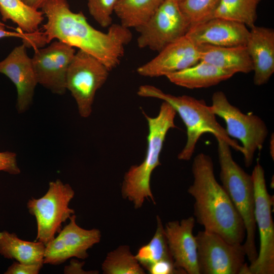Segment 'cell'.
I'll return each instance as SVG.
<instances>
[{"label": "cell", "mask_w": 274, "mask_h": 274, "mask_svg": "<svg viewBox=\"0 0 274 274\" xmlns=\"http://www.w3.org/2000/svg\"><path fill=\"white\" fill-rule=\"evenodd\" d=\"M177 112L168 102L163 101L158 115L151 117L144 113L146 118L148 134L147 148L143 162L132 165L125 173L121 187L123 198L131 201L135 209L141 208L145 199L155 200L150 186L153 170L161 165L159 158L168 130L176 127Z\"/></svg>", "instance_id": "cell-3"}, {"label": "cell", "mask_w": 274, "mask_h": 274, "mask_svg": "<svg viewBox=\"0 0 274 274\" xmlns=\"http://www.w3.org/2000/svg\"><path fill=\"white\" fill-rule=\"evenodd\" d=\"M194 217L165 224L164 233L175 268L180 273L199 274L197 244L193 230Z\"/></svg>", "instance_id": "cell-15"}, {"label": "cell", "mask_w": 274, "mask_h": 274, "mask_svg": "<svg viewBox=\"0 0 274 274\" xmlns=\"http://www.w3.org/2000/svg\"><path fill=\"white\" fill-rule=\"evenodd\" d=\"M41 10L47 18L42 31L46 44L57 39L93 55L110 71L120 63L132 38L129 28L112 24L107 32L91 25L82 12H74L67 0H48Z\"/></svg>", "instance_id": "cell-1"}, {"label": "cell", "mask_w": 274, "mask_h": 274, "mask_svg": "<svg viewBox=\"0 0 274 274\" xmlns=\"http://www.w3.org/2000/svg\"><path fill=\"white\" fill-rule=\"evenodd\" d=\"M74 195L75 192L68 184L57 179L49 183L47 192L42 197L28 200V212L37 221L35 241L46 246L59 233L62 223L75 214V210L69 207Z\"/></svg>", "instance_id": "cell-7"}, {"label": "cell", "mask_w": 274, "mask_h": 274, "mask_svg": "<svg viewBox=\"0 0 274 274\" xmlns=\"http://www.w3.org/2000/svg\"><path fill=\"white\" fill-rule=\"evenodd\" d=\"M5 26L0 25V40L9 37L19 38L22 40L26 47H31L33 49L41 48L45 45L42 31L34 33H27L19 28V30L16 31H8L6 29Z\"/></svg>", "instance_id": "cell-29"}, {"label": "cell", "mask_w": 274, "mask_h": 274, "mask_svg": "<svg viewBox=\"0 0 274 274\" xmlns=\"http://www.w3.org/2000/svg\"><path fill=\"white\" fill-rule=\"evenodd\" d=\"M261 0H219L214 17L224 18L244 24L255 25L257 7Z\"/></svg>", "instance_id": "cell-25"}, {"label": "cell", "mask_w": 274, "mask_h": 274, "mask_svg": "<svg viewBox=\"0 0 274 274\" xmlns=\"http://www.w3.org/2000/svg\"><path fill=\"white\" fill-rule=\"evenodd\" d=\"M151 274L180 273L177 270L174 262L169 261H160L152 265L147 270Z\"/></svg>", "instance_id": "cell-32"}, {"label": "cell", "mask_w": 274, "mask_h": 274, "mask_svg": "<svg viewBox=\"0 0 274 274\" xmlns=\"http://www.w3.org/2000/svg\"><path fill=\"white\" fill-rule=\"evenodd\" d=\"M222 186L240 215L246 230L243 243L250 264L256 259L258 252L255 237V195L253 179L233 159L229 145L222 138L216 137Z\"/></svg>", "instance_id": "cell-5"}, {"label": "cell", "mask_w": 274, "mask_h": 274, "mask_svg": "<svg viewBox=\"0 0 274 274\" xmlns=\"http://www.w3.org/2000/svg\"><path fill=\"white\" fill-rule=\"evenodd\" d=\"M31 58L38 84L53 93L62 95L66 91L65 80L75 48L61 41L34 49Z\"/></svg>", "instance_id": "cell-12"}, {"label": "cell", "mask_w": 274, "mask_h": 274, "mask_svg": "<svg viewBox=\"0 0 274 274\" xmlns=\"http://www.w3.org/2000/svg\"><path fill=\"white\" fill-rule=\"evenodd\" d=\"M200 61L232 72L247 74L253 71V64L245 45L218 46L207 44L196 45Z\"/></svg>", "instance_id": "cell-19"}, {"label": "cell", "mask_w": 274, "mask_h": 274, "mask_svg": "<svg viewBox=\"0 0 274 274\" xmlns=\"http://www.w3.org/2000/svg\"><path fill=\"white\" fill-rule=\"evenodd\" d=\"M195 237L199 274H248L243 244H230L204 230L198 231Z\"/></svg>", "instance_id": "cell-10"}, {"label": "cell", "mask_w": 274, "mask_h": 274, "mask_svg": "<svg viewBox=\"0 0 274 274\" xmlns=\"http://www.w3.org/2000/svg\"><path fill=\"white\" fill-rule=\"evenodd\" d=\"M117 0H86L90 15L102 27L112 24V15Z\"/></svg>", "instance_id": "cell-28"}, {"label": "cell", "mask_w": 274, "mask_h": 274, "mask_svg": "<svg viewBox=\"0 0 274 274\" xmlns=\"http://www.w3.org/2000/svg\"><path fill=\"white\" fill-rule=\"evenodd\" d=\"M249 31L244 24L214 17L190 27L185 36L195 45L236 46L245 45Z\"/></svg>", "instance_id": "cell-17"}, {"label": "cell", "mask_w": 274, "mask_h": 274, "mask_svg": "<svg viewBox=\"0 0 274 274\" xmlns=\"http://www.w3.org/2000/svg\"><path fill=\"white\" fill-rule=\"evenodd\" d=\"M105 274H144L145 269L131 252L130 247L121 245L109 252L101 265Z\"/></svg>", "instance_id": "cell-26"}, {"label": "cell", "mask_w": 274, "mask_h": 274, "mask_svg": "<svg viewBox=\"0 0 274 274\" xmlns=\"http://www.w3.org/2000/svg\"><path fill=\"white\" fill-rule=\"evenodd\" d=\"M1 171L14 175L20 173V169L17 164V155L15 153L10 151L0 152Z\"/></svg>", "instance_id": "cell-30"}, {"label": "cell", "mask_w": 274, "mask_h": 274, "mask_svg": "<svg viewBox=\"0 0 274 274\" xmlns=\"http://www.w3.org/2000/svg\"><path fill=\"white\" fill-rule=\"evenodd\" d=\"M0 25L6 26V25L2 22L0 21Z\"/></svg>", "instance_id": "cell-36"}, {"label": "cell", "mask_w": 274, "mask_h": 274, "mask_svg": "<svg viewBox=\"0 0 274 274\" xmlns=\"http://www.w3.org/2000/svg\"><path fill=\"white\" fill-rule=\"evenodd\" d=\"M219 2V0H183L178 3V5L183 16L192 27L214 18Z\"/></svg>", "instance_id": "cell-27"}, {"label": "cell", "mask_w": 274, "mask_h": 274, "mask_svg": "<svg viewBox=\"0 0 274 274\" xmlns=\"http://www.w3.org/2000/svg\"><path fill=\"white\" fill-rule=\"evenodd\" d=\"M190 27L178 3L164 0L145 23L135 28L139 33L138 46L159 52L185 36Z\"/></svg>", "instance_id": "cell-11"}, {"label": "cell", "mask_w": 274, "mask_h": 274, "mask_svg": "<svg viewBox=\"0 0 274 274\" xmlns=\"http://www.w3.org/2000/svg\"><path fill=\"white\" fill-rule=\"evenodd\" d=\"M45 247L39 241L22 240L15 233L0 231V254L5 258L26 264L43 266Z\"/></svg>", "instance_id": "cell-21"}, {"label": "cell", "mask_w": 274, "mask_h": 274, "mask_svg": "<svg viewBox=\"0 0 274 274\" xmlns=\"http://www.w3.org/2000/svg\"><path fill=\"white\" fill-rule=\"evenodd\" d=\"M199 61L197 46L185 36L166 46L156 57L139 66L136 72L146 77H166Z\"/></svg>", "instance_id": "cell-16"}, {"label": "cell", "mask_w": 274, "mask_h": 274, "mask_svg": "<svg viewBox=\"0 0 274 274\" xmlns=\"http://www.w3.org/2000/svg\"><path fill=\"white\" fill-rule=\"evenodd\" d=\"M24 44L13 48L0 61V73L14 84L17 90L16 108L19 113L26 111L32 105L35 91L38 84L31 58Z\"/></svg>", "instance_id": "cell-14"}, {"label": "cell", "mask_w": 274, "mask_h": 274, "mask_svg": "<svg viewBox=\"0 0 274 274\" xmlns=\"http://www.w3.org/2000/svg\"><path fill=\"white\" fill-rule=\"evenodd\" d=\"M157 227L153 237L140 247L134 255L143 268L147 270L153 264L160 261L174 262L165 237L164 226L159 216H156Z\"/></svg>", "instance_id": "cell-24"}, {"label": "cell", "mask_w": 274, "mask_h": 274, "mask_svg": "<svg viewBox=\"0 0 274 274\" xmlns=\"http://www.w3.org/2000/svg\"><path fill=\"white\" fill-rule=\"evenodd\" d=\"M137 94L144 97H152L162 100L170 104L178 113L187 131L186 144L178 155L181 160H189L192 157L196 144L201 136L206 133L224 139L233 149L243 153L241 145L231 138L217 121L216 115L203 100L183 95L175 96L165 93L160 89L150 85L139 87Z\"/></svg>", "instance_id": "cell-4"}, {"label": "cell", "mask_w": 274, "mask_h": 274, "mask_svg": "<svg viewBox=\"0 0 274 274\" xmlns=\"http://www.w3.org/2000/svg\"><path fill=\"white\" fill-rule=\"evenodd\" d=\"M28 6L35 9H41L48 0H22Z\"/></svg>", "instance_id": "cell-34"}, {"label": "cell", "mask_w": 274, "mask_h": 274, "mask_svg": "<svg viewBox=\"0 0 274 274\" xmlns=\"http://www.w3.org/2000/svg\"><path fill=\"white\" fill-rule=\"evenodd\" d=\"M84 262H79L76 259H72L70 261V265L65 266L64 268V273L66 274L70 273H91L88 272L82 269Z\"/></svg>", "instance_id": "cell-33"}, {"label": "cell", "mask_w": 274, "mask_h": 274, "mask_svg": "<svg viewBox=\"0 0 274 274\" xmlns=\"http://www.w3.org/2000/svg\"><path fill=\"white\" fill-rule=\"evenodd\" d=\"M172 1H174L176 2L177 3H179V2H182L183 0H172Z\"/></svg>", "instance_id": "cell-35"}, {"label": "cell", "mask_w": 274, "mask_h": 274, "mask_svg": "<svg viewBox=\"0 0 274 274\" xmlns=\"http://www.w3.org/2000/svg\"><path fill=\"white\" fill-rule=\"evenodd\" d=\"M110 71L89 53L80 49L76 52L67 71L65 86L81 117L90 116L96 93L106 82Z\"/></svg>", "instance_id": "cell-9"}, {"label": "cell", "mask_w": 274, "mask_h": 274, "mask_svg": "<svg viewBox=\"0 0 274 274\" xmlns=\"http://www.w3.org/2000/svg\"><path fill=\"white\" fill-rule=\"evenodd\" d=\"M192 184L187 190L194 200V216L204 230L227 242L242 244L246 237L243 221L221 185L217 181L212 158L200 153L192 165Z\"/></svg>", "instance_id": "cell-2"}, {"label": "cell", "mask_w": 274, "mask_h": 274, "mask_svg": "<svg viewBox=\"0 0 274 274\" xmlns=\"http://www.w3.org/2000/svg\"><path fill=\"white\" fill-rule=\"evenodd\" d=\"M69 219V223L58 235L46 245L44 264L59 265L72 257L85 259L88 257L87 250L100 242L101 235L99 230L80 227L75 214Z\"/></svg>", "instance_id": "cell-13"}, {"label": "cell", "mask_w": 274, "mask_h": 274, "mask_svg": "<svg viewBox=\"0 0 274 274\" xmlns=\"http://www.w3.org/2000/svg\"><path fill=\"white\" fill-rule=\"evenodd\" d=\"M254 188V217L259 233V251L248 265V274L274 273V223L272 217L273 196L268 193L264 170L257 162L251 174Z\"/></svg>", "instance_id": "cell-8"}, {"label": "cell", "mask_w": 274, "mask_h": 274, "mask_svg": "<svg viewBox=\"0 0 274 274\" xmlns=\"http://www.w3.org/2000/svg\"><path fill=\"white\" fill-rule=\"evenodd\" d=\"M164 0H117L114 13L123 26L135 29L145 23Z\"/></svg>", "instance_id": "cell-23"}, {"label": "cell", "mask_w": 274, "mask_h": 274, "mask_svg": "<svg viewBox=\"0 0 274 274\" xmlns=\"http://www.w3.org/2000/svg\"><path fill=\"white\" fill-rule=\"evenodd\" d=\"M0 14L3 21L11 20L27 33L40 31L45 18L41 10L28 6L22 0H0Z\"/></svg>", "instance_id": "cell-22"}, {"label": "cell", "mask_w": 274, "mask_h": 274, "mask_svg": "<svg viewBox=\"0 0 274 274\" xmlns=\"http://www.w3.org/2000/svg\"><path fill=\"white\" fill-rule=\"evenodd\" d=\"M245 46L252 60L255 85L266 83L274 73V30L255 25L250 28Z\"/></svg>", "instance_id": "cell-18"}, {"label": "cell", "mask_w": 274, "mask_h": 274, "mask_svg": "<svg viewBox=\"0 0 274 274\" xmlns=\"http://www.w3.org/2000/svg\"><path fill=\"white\" fill-rule=\"evenodd\" d=\"M43 265L26 264L15 261L4 272L5 274H38Z\"/></svg>", "instance_id": "cell-31"}, {"label": "cell", "mask_w": 274, "mask_h": 274, "mask_svg": "<svg viewBox=\"0 0 274 274\" xmlns=\"http://www.w3.org/2000/svg\"><path fill=\"white\" fill-rule=\"evenodd\" d=\"M234 75L232 72L199 61L190 67L168 74L166 77L177 86L192 89L216 85Z\"/></svg>", "instance_id": "cell-20"}, {"label": "cell", "mask_w": 274, "mask_h": 274, "mask_svg": "<svg viewBox=\"0 0 274 274\" xmlns=\"http://www.w3.org/2000/svg\"><path fill=\"white\" fill-rule=\"evenodd\" d=\"M212 101L210 110L224 120L227 134L241 142L245 166L250 167L256 151L262 149L268 135L265 123L257 115L243 113L230 103L223 91L215 92Z\"/></svg>", "instance_id": "cell-6"}]
</instances>
